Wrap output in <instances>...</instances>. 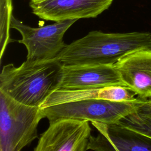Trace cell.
<instances>
[{
    "instance_id": "1",
    "label": "cell",
    "mask_w": 151,
    "mask_h": 151,
    "mask_svg": "<svg viewBox=\"0 0 151 151\" xmlns=\"http://www.w3.org/2000/svg\"><path fill=\"white\" fill-rule=\"evenodd\" d=\"M63 67L57 58L27 60L19 67L6 64L0 74V91L22 104L40 107L58 89Z\"/></svg>"
},
{
    "instance_id": "2",
    "label": "cell",
    "mask_w": 151,
    "mask_h": 151,
    "mask_svg": "<svg viewBox=\"0 0 151 151\" xmlns=\"http://www.w3.org/2000/svg\"><path fill=\"white\" fill-rule=\"evenodd\" d=\"M151 49V33L92 31L66 47L57 57L63 65L114 64L132 51Z\"/></svg>"
},
{
    "instance_id": "3",
    "label": "cell",
    "mask_w": 151,
    "mask_h": 151,
    "mask_svg": "<svg viewBox=\"0 0 151 151\" xmlns=\"http://www.w3.org/2000/svg\"><path fill=\"white\" fill-rule=\"evenodd\" d=\"M42 109L19 103L0 91V151H19L37 137Z\"/></svg>"
},
{
    "instance_id": "4",
    "label": "cell",
    "mask_w": 151,
    "mask_h": 151,
    "mask_svg": "<svg viewBox=\"0 0 151 151\" xmlns=\"http://www.w3.org/2000/svg\"><path fill=\"white\" fill-rule=\"evenodd\" d=\"M147 100L139 97L130 101H113L104 99H87L55 104L42 108L50 122L71 118L104 123H116L135 111Z\"/></svg>"
},
{
    "instance_id": "5",
    "label": "cell",
    "mask_w": 151,
    "mask_h": 151,
    "mask_svg": "<svg viewBox=\"0 0 151 151\" xmlns=\"http://www.w3.org/2000/svg\"><path fill=\"white\" fill-rule=\"evenodd\" d=\"M77 19L55 22L54 24L34 28L24 24L13 15L11 28L17 30L22 39L18 42L24 44L27 50V60H49L56 58L67 44L63 37Z\"/></svg>"
},
{
    "instance_id": "6",
    "label": "cell",
    "mask_w": 151,
    "mask_h": 151,
    "mask_svg": "<svg viewBox=\"0 0 151 151\" xmlns=\"http://www.w3.org/2000/svg\"><path fill=\"white\" fill-rule=\"evenodd\" d=\"M91 129L89 121L71 118L50 122L41 135L35 151H85Z\"/></svg>"
},
{
    "instance_id": "7",
    "label": "cell",
    "mask_w": 151,
    "mask_h": 151,
    "mask_svg": "<svg viewBox=\"0 0 151 151\" xmlns=\"http://www.w3.org/2000/svg\"><path fill=\"white\" fill-rule=\"evenodd\" d=\"M113 0H31L29 6L38 18L54 22L96 18Z\"/></svg>"
},
{
    "instance_id": "8",
    "label": "cell",
    "mask_w": 151,
    "mask_h": 151,
    "mask_svg": "<svg viewBox=\"0 0 151 151\" xmlns=\"http://www.w3.org/2000/svg\"><path fill=\"white\" fill-rule=\"evenodd\" d=\"M99 132L90 136L87 150L98 151H151V138L119 123L91 122Z\"/></svg>"
},
{
    "instance_id": "9",
    "label": "cell",
    "mask_w": 151,
    "mask_h": 151,
    "mask_svg": "<svg viewBox=\"0 0 151 151\" xmlns=\"http://www.w3.org/2000/svg\"><path fill=\"white\" fill-rule=\"evenodd\" d=\"M126 86L115 64L63 65L58 89L78 90Z\"/></svg>"
},
{
    "instance_id": "10",
    "label": "cell",
    "mask_w": 151,
    "mask_h": 151,
    "mask_svg": "<svg viewBox=\"0 0 151 151\" xmlns=\"http://www.w3.org/2000/svg\"><path fill=\"white\" fill-rule=\"evenodd\" d=\"M114 64L126 87L139 97L151 100V49L132 51Z\"/></svg>"
},
{
    "instance_id": "11",
    "label": "cell",
    "mask_w": 151,
    "mask_h": 151,
    "mask_svg": "<svg viewBox=\"0 0 151 151\" xmlns=\"http://www.w3.org/2000/svg\"><path fill=\"white\" fill-rule=\"evenodd\" d=\"M138 98L134 91L128 87L122 86L78 90L57 89L47 98L40 107L87 99H104L121 102L134 101Z\"/></svg>"
},
{
    "instance_id": "12",
    "label": "cell",
    "mask_w": 151,
    "mask_h": 151,
    "mask_svg": "<svg viewBox=\"0 0 151 151\" xmlns=\"http://www.w3.org/2000/svg\"><path fill=\"white\" fill-rule=\"evenodd\" d=\"M118 123L151 138V103L149 100L137 110L123 117Z\"/></svg>"
},
{
    "instance_id": "13",
    "label": "cell",
    "mask_w": 151,
    "mask_h": 151,
    "mask_svg": "<svg viewBox=\"0 0 151 151\" xmlns=\"http://www.w3.org/2000/svg\"><path fill=\"white\" fill-rule=\"evenodd\" d=\"M12 1L0 0V29H1V60L7 45L11 42L9 29L12 16Z\"/></svg>"
},
{
    "instance_id": "14",
    "label": "cell",
    "mask_w": 151,
    "mask_h": 151,
    "mask_svg": "<svg viewBox=\"0 0 151 151\" xmlns=\"http://www.w3.org/2000/svg\"><path fill=\"white\" fill-rule=\"evenodd\" d=\"M149 101H150V103H151V100H149Z\"/></svg>"
}]
</instances>
